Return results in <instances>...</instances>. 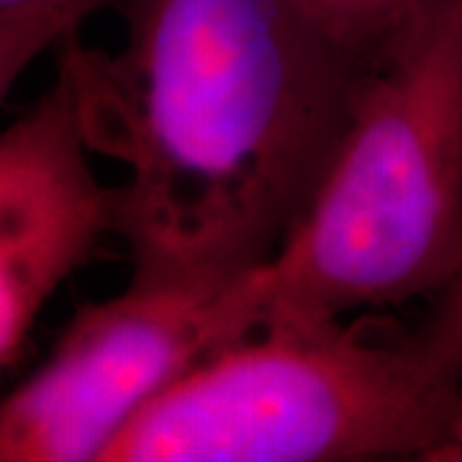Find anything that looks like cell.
Wrapping results in <instances>:
<instances>
[{
  "instance_id": "7",
  "label": "cell",
  "mask_w": 462,
  "mask_h": 462,
  "mask_svg": "<svg viewBox=\"0 0 462 462\" xmlns=\"http://www.w3.org/2000/svg\"><path fill=\"white\" fill-rule=\"evenodd\" d=\"M339 47L370 57L396 32L416 0H293Z\"/></svg>"
},
{
  "instance_id": "8",
  "label": "cell",
  "mask_w": 462,
  "mask_h": 462,
  "mask_svg": "<svg viewBox=\"0 0 462 462\" xmlns=\"http://www.w3.org/2000/svg\"><path fill=\"white\" fill-rule=\"evenodd\" d=\"M413 337L439 378L462 383V267L455 281L431 298Z\"/></svg>"
},
{
  "instance_id": "2",
  "label": "cell",
  "mask_w": 462,
  "mask_h": 462,
  "mask_svg": "<svg viewBox=\"0 0 462 462\" xmlns=\"http://www.w3.org/2000/svg\"><path fill=\"white\" fill-rule=\"evenodd\" d=\"M462 267V0H416L370 54L342 139L273 260L267 319L431 300Z\"/></svg>"
},
{
  "instance_id": "1",
  "label": "cell",
  "mask_w": 462,
  "mask_h": 462,
  "mask_svg": "<svg viewBox=\"0 0 462 462\" xmlns=\"http://www.w3.org/2000/svg\"><path fill=\"white\" fill-rule=\"evenodd\" d=\"M118 51L60 44L90 152L126 167L132 285L226 282L306 214L370 57L293 0H126Z\"/></svg>"
},
{
  "instance_id": "6",
  "label": "cell",
  "mask_w": 462,
  "mask_h": 462,
  "mask_svg": "<svg viewBox=\"0 0 462 462\" xmlns=\"http://www.w3.org/2000/svg\"><path fill=\"white\" fill-rule=\"evenodd\" d=\"M126 0H0V96L51 44L75 36L100 8Z\"/></svg>"
},
{
  "instance_id": "9",
  "label": "cell",
  "mask_w": 462,
  "mask_h": 462,
  "mask_svg": "<svg viewBox=\"0 0 462 462\" xmlns=\"http://www.w3.org/2000/svg\"><path fill=\"white\" fill-rule=\"evenodd\" d=\"M424 462H462V383L457 385L445 424L434 445L424 452Z\"/></svg>"
},
{
  "instance_id": "4",
  "label": "cell",
  "mask_w": 462,
  "mask_h": 462,
  "mask_svg": "<svg viewBox=\"0 0 462 462\" xmlns=\"http://www.w3.org/2000/svg\"><path fill=\"white\" fill-rule=\"evenodd\" d=\"M273 263L226 282L132 285L88 303L0 406L3 462H100L136 413L263 329Z\"/></svg>"
},
{
  "instance_id": "5",
  "label": "cell",
  "mask_w": 462,
  "mask_h": 462,
  "mask_svg": "<svg viewBox=\"0 0 462 462\" xmlns=\"http://www.w3.org/2000/svg\"><path fill=\"white\" fill-rule=\"evenodd\" d=\"M80 116L57 78L0 136V365L18 363L36 316L121 224V188L88 165Z\"/></svg>"
},
{
  "instance_id": "3",
  "label": "cell",
  "mask_w": 462,
  "mask_h": 462,
  "mask_svg": "<svg viewBox=\"0 0 462 462\" xmlns=\"http://www.w3.org/2000/svg\"><path fill=\"white\" fill-rule=\"evenodd\" d=\"M457 385L388 319H270L147 403L100 462L421 460Z\"/></svg>"
}]
</instances>
